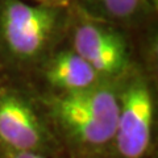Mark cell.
Returning a JSON list of instances; mask_svg holds the SVG:
<instances>
[{"mask_svg":"<svg viewBox=\"0 0 158 158\" xmlns=\"http://www.w3.org/2000/svg\"><path fill=\"white\" fill-rule=\"evenodd\" d=\"M49 107L62 133L77 146L99 149L113 141L118 94L104 82L78 91H59Z\"/></svg>","mask_w":158,"mask_h":158,"instance_id":"obj_1","label":"cell"},{"mask_svg":"<svg viewBox=\"0 0 158 158\" xmlns=\"http://www.w3.org/2000/svg\"><path fill=\"white\" fill-rule=\"evenodd\" d=\"M67 8L0 0V40L20 61L38 58L58 32Z\"/></svg>","mask_w":158,"mask_h":158,"instance_id":"obj_2","label":"cell"},{"mask_svg":"<svg viewBox=\"0 0 158 158\" xmlns=\"http://www.w3.org/2000/svg\"><path fill=\"white\" fill-rule=\"evenodd\" d=\"M154 127V100L142 77L131 79L118 94V112L113 144L120 158H145Z\"/></svg>","mask_w":158,"mask_h":158,"instance_id":"obj_3","label":"cell"},{"mask_svg":"<svg viewBox=\"0 0 158 158\" xmlns=\"http://www.w3.org/2000/svg\"><path fill=\"white\" fill-rule=\"evenodd\" d=\"M73 4V50L104 79L124 73L129 63V53L121 33L111 23L94 17L78 4Z\"/></svg>","mask_w":158,"mask_h":158,"instance_id":"obj_4","label":"cell"},{"mask_svg":"<svg viewBox=\"0 0 158 158\" xmlns=\"http://www.w3.org/2000/svg\"><path fill=\"white\" fill-rule=\"evenodd\" d=\"M0 145L8 152L33 153H41L48 145L41 118L13 91H0Z\"/></svg>","mask_w":158,"mask_h":158,"instance_id":"obj_5","label":"cell"},{"mask_svg":"<svg viewBox=\"0 0 158 158\" xmlns=\"http://www.w3.org/2000/svg\"><path fill=\"white\" fill-rule=\"evenodd\" d=\"M45 77L59 91H78L104 82V78L73 49L58 53L50 59Z\"/></svg>","mask_w":158,"mask_h":158,"instance_id":"obj_6","label":"cell"},{"mask_svg":"<svg viewBox=\"0 0 158 158\" xmlns=\"http://www.w3.org/2000/svg\"><path fill=\"white\" fill-rule=\"evenodd\" d=\"M88 15L108 23H132L153 8L148 0H74Z\"/></svg>","mask_w":158,"mask_h":158,"instance_id":"obj_7","label":"cell"},{"mask_svg":"<svg viewBox=\"0 0 158 158\" xmlns=\"http://www.w3.org/2000/svg\"><path fill=\"white\" fill-rule=\"evenodd\" d=\"M32 2L33 3H37V4H44V6L69 8L73 4L74 0H32Z\"/></svg>","mask_w":158,"mask_h":158,"instance_id":"obj_8","label":"cell"},{"mask_svg":"<svg viewBox=\"0 0 158 158\" xmlns=\"http://www.w3.org/2000/svg\"><path fill=\"white\" fill-rule=\"evenodd\" d=\"M7 158H45L41 153L33 152H8Z\"/></svg>","mask_w":158,"mask_h":158,"instance_id":"obj_9","label":"cell"},{"mask_svg":"<svg viewBox=\"0 0 158 158\" xmlns=\"http://www.w3.org/2000/svg\"><path fill=\"white\" fill-rule=\"evenodd\" d=\"M148 2L150 3L152 7H157V4H158V0H148Z\"/></svg>","mask_w":158,"mask_h":158,"instance_id":"obj_10","label":"cell"}]
</instances>
